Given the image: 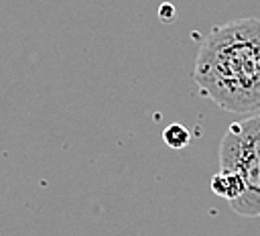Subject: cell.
<instances>
[{"mask_svg": "<svg viewBox=\"0 0 260 236\" xmlns=\"http://www.w3.org/2000/svg\"><path fill=\"white\" fill-rule=\"evenodd\" d=\"M219 169L240 177L244 191L232 210L246 218L260 216V114L234 122L219 142Z\"/></svg>", "mask_w": 260, "mask_h": 236, "instance_id": "obj_2", "label": "cell"}, {"mask_svg": "<svg viewBox=\"0 0 260 236\" xmlns=\"http://www.w3.org/2000/svg\"><path fill=\"white\" fill-rule=\"evenodd\" d=\"M193 79L221 110L260 112V18L215 26L197 51Z\"/></svg>", "mask_w": 260, "mask_h": 236, "instance_id": "obj_1", "label": "cell"}, {"mask_svg": "<svg viewBox=\"0 0 260 236\" xmlns=\"http://www.w3.org/2000/svg\"><path fill=\"white\" fill-rule=\"evenodd\" d=\"M162 138H165V142H167L171 149H183V146L189 144L191 134H189V130H187L183 124H171V126L165 128Z\"/></svg>", "mask_w": 260, "mask_h": 236, "instance_id": "obj_3", "label": "cell"}]
</instances>
